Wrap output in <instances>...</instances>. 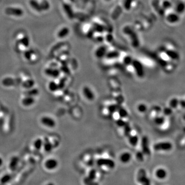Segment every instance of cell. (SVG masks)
I'll list each match as a JSON object with an SVG mask.
<instances>
[{
  "label": "cell",
  "mask_w": 185,
  "mask_h": 185,
  "mask_svg": "<svg viewBox=\"0 0 185 185\" xmlns=\"http://www.w3.org/2000/svg\"><path fill=\"white\" fill-rule=\"evenodd\" d=\"M47 75L49 76L57 77L59 75V72L57 70H52V69H48L46 70Z\"/></svg>",
  "instance_id": "cell-18"
},
{
  "label": "cell",
  "mask_w": 185,
  "mask_h": 185,
  "mask_svg": "<svg viewBox=\"0 0 185 185\" xmlns=\"http://www.w3.org/2000/svg\"><path fill=\"white\" fill-rule=\"evenodd\" d=\"M48 89L50 91L55 92L58 89V85L54 81L50 82L48 85Z\"/></svg>",
  "instance_id": "cell-21"
},
{
  "label": "cell",
  "mask_w": 185,
  "mask_h": 185,
  "mask_svg": "<svg viewBox=\"0 0 185 185\" xmlns=\"http://www.w3.org/2000/svg\"><path fill=\"white\" fill-rule=\"evenodd\" d=\"M132 65H133L137 76L139 78L143 77L145 75V70L142 64L138 61L133 60Z\"/></svg>",
  "instance_id": "cell-2"
},
{
  "label": "cell",
  "mask_w": 185,
  "mask_h": 185,
  "mask_svg": "<svg viewBox=\"0 0 185 185\" xmlns=\"http://www.w3.org/2000/svg\"><path fill=\"white\" fill-rule=\"evenodd\" d=\"M129 137V142L131 146L133 147H136L137 145L138 142H139V137L138 136L135 135H130Z\"/></svg>",
  "instance_id": "cell-14"
},
{
  "label": "cell",
  "mask_w": 185,
  "mask_h": 185,
  "mask_svg": "<svg viewBox=\"0 0 185 185\" xmlns=\"http://www.w3.org/2000/svg\"><path fill=\"white\" fill-rule=\"evenodd\" d=\"M58 166V162L55 158H49L47 159L44 163L45 168L48 170L55 169Z\"/></svg>",
  "instance_id": "cell-6"
},
{
  "label": "cell",
  "mask_w": 185,
  "mask_h": 185,
  "mask_svg": "<svg viewBox=\"0 0 185 185\" xmlns=\"http://www.w3.org/2000/svg\"><path fill=\"white\" fill-rule=\"evenodd\" d=\"M141 146L142 148V152L145 155H150L151 151L149 147V139L147 136H143L141 138Z\"/></svg>",
  "instance_id": "cell-4"
},
{
  "label": "cell",
  "mask_w": 185,
  "mask_h": 185,
  "mask_svg": "<svg viewBox=\"0 0 185 185\" xmlns=\"http://www.w3.org/2000/svg\"><path fill=\"white\" fill-rule=\"evenodd\" d=\"M118 113L119 117L122 119H125V118L127 117L129 115L128 111L125 109L123 107H121L119 109H118Z\"/></svg>",
  "instance_id": "cell-15"
},
{
  "label": "cell",
  "mask_w": 185,
  "mask_h": 185,
  "mask_svg": "<svg viewBox=\"0 0 185 185\" xmlns=\"http://www.w3.org/2000/svg\"><path fill=\"white\" fill-rule=\"evenodd\" d=\"M119 56V54L116 51H113L109 52H107V54L105 57H106L107 59H114L117 58Z\"/></svg>",
  "instance_id": "cell-16"
},
{
  "label": "cell",
  "mask_w": 185,
  "mask_h": 185,
  "mask_svg": "<svg viewBox=\"0 0 185 185\" xmlns=\"http://www.w3.org/2000/svg\"><path fill=\"white\" fill-rule=\"evenodd\" d=\"M167 175V172L166 170L162 168H160L156 170V177L160 179V180H163L164 179Z\"/></svg>",
  "instance_id": "cell-12"
},
{
  "label": "cell",
  "mask_w": 185,
  "mask_h": 185,
  "mask_svg": "<svg viewBox=\"0 0 185 185\" xmlns=\"http://www.w3.org/2000/svg\"><path fill=\"white\" fill-rule=\"evenodd\" d=\"M147 178V177L146 171L143 169L140 170L138 172V176H137V180H138V182L142 183Z\"/></svg>",
  "instance_id": "cell-13"
},
{
  "label": "cell",
  "mask_w": 185,
  "mask_h": 185,
  "mask_svg": "<svg viewBox=\"0 0 185 185\" xmlns=\"http://www.w3.org/2000/svg\"><path fill=\"white\" fill-rule=\"evenodd\" d=\"M154 123L157 125H162L164 123V118L162 116H157L155 118Z\"/></svg>",
  "instance_id": "cell-20"
},
{
  "label": "cell",
  "mask_w": 185,
  "mask_h": 185,
  "mask_svg": "<svg viewBox=\"0 0 185 185\" xmlns=\"http://www.w3.org/2000/svg\"><path fill=\"white\" fill-rule=\"evenodd\" d=\"M153 149L156 151H169L172 149V143L169 141H162L155 143Z\"/></svg>",
  "instance_id": "cell-1"
},
{
  "label": "cell",
  "mask_w": 185,
  "mask_h": 185,
  "mask_svg": "<svg viewBox=\"0 0 185 185\" xmlns=\"http://www.w3.org/2000/svg\"><path fill=\"white\" fill-rule=\"evenodd\" d=\"M40 121H41V123L42 125H43L47 128H54L56 125V123L55 120L52 118L50 117V116H43L41 118Z\"/></svg>",
  "instance_id": "cell-3"
},
{
  "label": "cell",
  "mask_w": 185,
  "mask_h": 185,
  "mask_svg": "<svg viewBox=\"0 0 185 185\" xmlns=\"http://www.w3.org/2000/svg\"><path fill=\"white\" fill-rule=\"evenodd\" d=\"M70 32V30L67 27H64L60 29L59 31L58 32V36L61 38L63 39L66 38V36H68Z\"/></svg>",
  "instance_id": "cell-9"
},
{
  "label": "cell",
  "mask_w": 185,
  "mask_h": 185,
  "mask_svg": "<svg viewBox=\"0 0 185 185\" xmlns=\"http://www.w3.org/2000/svg\"><path fill=\"white\" fill-rule=\"evenodd\" d=\"M43 143L42 141V139H38L34 143V146L37 150H39L43 147Z\"/></svg>",
  "instance_id": "cell-22"
},
{
  "label": "cell",
  "mask_w": 185,
  "mask_h": 185,
  "mask_svg": "<svg viewBox=\"0 0 185 185\" xmlns=\"http://www.w3.org/2000/svg\"><path fill=\"white\" fill-rule=\"evenodd\" d=\"M137 109L139 112L141 113H145L147 111V107L146 104L144 103H141L138 104Z\"/></svg>",
  "instance_id": "cell-19"
},
{
  "label": "cell",
  "mask_w": 185,
  "mask_h": 185,
  "mask_svg": "<svg viewBox=\"0 0 185 185\" xmlns=\"http://www.w3.org/2000/svg\"><path fill=\"white\" fill-rule=\"evenodd\" d=\"M2 164H3V160L0 157V167L2 166Z\"/></svg>",
  "instance_id": "cell-36"
},
{
  "label": "cell",
  "mask_w": 185,
  "mask_h": 185,
  "mask_svg": "<svg viewBox=\"0 0 185 185\" xmlns=\"http://www.w3.org/2000/svg\"><path fill=\"white\" fill-rule=\"evenodd\" d=\"M108 111L109 112V113L111 114H113L115 112H116V111L118 109L117 106L116 104H111L108 107Z\"/></svg>",
  "instance_id": "cell-25"
},
{
  "label": "cell",
  "mask_w": 185,
  "mask_h": 185,
  "mask_svg": "<svg viewBox=\"0 0 185 185\" xmlns=\"http://www.w3.org/2000/svg\"><path fill=\"white\" fill-rule=\"evenodd\" d=\"M84 182L86 185H99L98 183L94 182L88 177H86L84 179Z\"/></svg>",
  "instance_id": "cell-23"
},
{
  "label": "cell",
  "mask_w": 185,
  "mask_h": 185,
  "mask_svg": "<svg viewBox=\"0 0 185 185\" xmlns=\"http://www.w3.org/2000/svg\"><path fill=\"white\" fill-rule=\"evenodd\" d=\"M30 5L31 7L34 9L35 11H41V8L39 3H38L35 0H31L30 1Z\"/></svg>",
  "instance_id": "cell-17"
},
{
  "label": "cell",
  "mask_w": 185,
  "mask_h": 185,
  "mask_svg": "<svg viewBox=\"0 0 185 185\" xmlns=\"http://www.w3.org/2000/svg\"><path fill=\"white\" fill-rule=\"evenodd\" d=\"M132 155L129 152H125L120 155V160L123 163L126 164L130 161Z\"/></svg>",
  "instance_id": "cell-10"
},
{
  "label": "cell",
  "mask_w": 185,
  "mask_h": 185,
  "mask_svg": "<svg viewBox=\"0 0 185 185\" xmlns=\"http://www.w3.org/2000/svg\"><path fill=\"white\" fill-rule=\"evenodd\" d=\"M34 99L31 97H26L22 100V104L25 107H29L34 104Z\"/></svg>",
  "instance_id": "cell-11"
},
{
  "label": "cell",
  "mask_w": 185,
  "mask_h": 185,
  "mask_svg": "<svg viewBox=\"0 0 185 185\" xmlns=\"http://www.w3.org/2000/svg\"><path fill=\"white\" fill-rule=\"evenodd\" d=\"M124 129V134L125 136H129L131 135V133L132 132V129L131 128L130 126L129 125H126L123 127Z\"/></svg>",
  "instance_id": "cell-24"
},
{
  "label": "cell",
  "mask_w": 185,
  "mask_h": 185,
  "mask_svg": "<svg viewBox=\"0 0 185 185\" xmlns=\"http://www.w3.org/2000/svg\"><path fill=\"white\" fill-rule=\"evenodd\" d=\"M43 146L44 147V150L46 152H50L52 149V144L50 142L47 141L46 143H45V144L43 143Z\"/></svg>",
  "instance_id": "cell-28"
},
{
  "label": "cell",
  "mask_w": 185,
  "mask_h": 185,
  "mask_svg": "<svg viewBox=\"0 0 185 185\" xmlns=\"http://www.w3.org/2000/svg\"><path fill=\"white\" fill-rule=\"evenodd\" d=\"M141 184H143V185H150V180L148 178L145 181H143V182H142Z\"/></svg>",
  "instance_id": "cell-35"
},
{
  "label": "cell",
  "mask_w": 185,
  "mask_h": 185,
  "mask_svg": "<svg viewBox=\"0 0 185 185\" xmlns=\"http://www.w3.org/2000/svg\"><path fill=\"white\" fill-rule=\"evenodd\" d=\"M163 113H164V115L168 116V115H170L171 114L172 111H171V109L170 108L167 107V108L164 109V111H163Z\"/></svg>",
  "instance_id": "cell-34"
},
{
  "label": "cell",
  "mask_w": 185,
  "mask_h": 185,
  "mask_svg": "<svg viewBox=\"0 0 185 185\" xmlns=\"http://www.w3.org/2000/svg\"><path fill=\"white\" fill-rule=\"evenodd\" d=\"M97 164L99 166H105L109 168H114L115 166V162L112 159L101 158L97 161Z\"/></svg>",
  "instance_id": "cell-5"
},
{
  "label": "cell",
  "mask_w": 185,
  "mask_h": 185,
  "mask_svg": "<svg viewBox=\"0 0 185 185\" xmlns=\"http://www.w3.org/2000/svg\"><path fill=\"white\" fill-rule=\"evenodd\" d=\"M88 177L93 180H95L96 178V171L95 170L92 169L89 172Z\"/></svg>",
  "instance_id": "cell-30"
},
{
  "label": "cell",
  "mask_w": 185,
  "mask_h": 185,
  "mask_svg": "<svg viewBox=\"0 0 185 185\" xmlns=\"http://www.w3.org/2000/svg\"><path fill=\"white\" fill-rule=\"evenodd\" d=\"M177 101L176 99H173L170 102V107L171 108L174 109L177 106Z\"/></svg>",
  "instance_id": "cell-33"
},
{
  "label": "cell",
  "mask_w": 185,
  "mask_h": 185,
  "mask_svg": "<svg viewBox=\"0 0 185 185\" xmlns=\"http://www.w3.org/2000/svg\"><path fill=\"white\" fill-rule=\"evenodd\" d=\"M116 125L119 127L123 128L127 125V123L125 122V120H124V119H122L120 118L119 119H118L116 121Z\"/></svg>",
  "instance_id": "cell-27"
},
{
  "label": "cell",
  "mask_w": 185,
  "mask_h": 185,
  "mask_svg": "<svg viewBox=\"0 0 185 185\" xmlns=\"http://www.w3.org/2000/svg\"><path fill=\"white\" fill-rule=\"evenodd\" d=\"M107 48L105 46H100V47H98L97 49L96 52H95V56L97 58H102L105 56V55L107 54Z\"/></svg>",
  "instance_id": "cell-8"
},
{
  "label": "cell",
  "mask_w": 185,
  "mask_h": 185,
  "mask_svg": "<svg viewBox=\"0 0 185 185\" xmlns=\"http://www.w3.org/2000/svg\"><path fill=\"white\" fill-rule=\"evenodd\" d=\"M133 0H125L124 7L127 11H129L131 9V4H132Z\"/></svg>",
  "instance_id": "cell-26"
},
{
  "label": "cell",
  "mask_w": 185,
  "mask_h": 185,
  "mask_svg": "<svg viewBox=\"0 0 185 185\" xmlns=\"http://www.w3.org/2000/svg\"><path fill=\"white\" fill-rule=\"evenodd\" d=\"M133 60L132 58L130 57V56H127L125 57L124 59L123 60V62L124 63V64L125 65H129L132 64V63L133 62Z\"/></svg>",
  "instance_id": "cell-29"
},
{
  "label": "cell",
  "mask_w": 185,
  "mask_h": 185,
  "mask_svg": "<svg viewBox=\"0 0 185 185\" xmlns=\"http://www.w3.org/2000/svg\"><path fill=\"white\" fill-rule=\"evenodd\" d=\"M83 94L84 96L86 99L89 101H93L95 98V95L94 92L92 91L91 89L90 88L89 86H86L83 88Z\"/></svg>",
  "instance_id": "cell-7"
},
{
  "label": "cell",
  "mask_w": 185,
  "mask_h": 185,
  "mask_svg": "<svg viewBox=\"0 0 185 185\" xmlns=\"http://www.w3.org/2000/svg\"><path fill=\"white\" fill-rule=\"evenodd\" d=\"M143 152L138 151L137 152L136 154V157L138 161L139 162H143L144 159V156H143Z\"/></svg>",
  "instance_id": "cell-31"
},
{
  "label": "cell",
  "mask_w": 185,
  "mask_h": 185,
  "mask_svg": "<svg viewBox=\"0 0 185 185\" xmlns=\"http://www.w3.org/2000/svg\"><path fill=\"white\" fill-rule=\"evenodd\" d=\"M104 1H107V2H109V1H111V0H104Z\"/></svg>",
  "instance_id": "cell-37"
},
{
  "label": "cell",
  "mask_w": 185,
  "mask_h": 185,
  "mask_svg": "<svg viewBox=\"0 0 185 185\" xmlns=\"http://www.w3.org/2000/svg\"><path fill=\"white\" fill-rule=\"evenodd\" d=\"M40 6H41V9L47 10L50 7V5L46 1H44L42 2V3H41Z\"/></svg>",
  "instance_id": "cell-32"
}]
</instances>
